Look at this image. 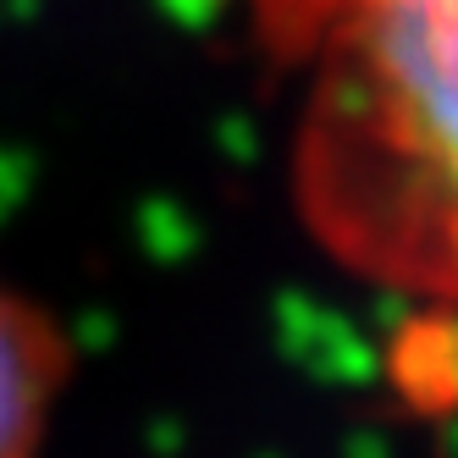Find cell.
I'll use <instances>...</instances> for the list:
<instances>
[{"instance_id":"2","label":"cell","mask_w":458,"mask_h":458,"mask_svg":"<svg viewBox=\"0 0 458 458\" xmlns=\"http://www.w3.org/2000/svg\"><path fill=\"white\" fill-rule=\"evenodd\" d=\"M67 386H72L67 326L34 293L0 276V458H50Z\"/></svg>"},{"instance_id":"1","label":"cell","mask_w":458,"mask_h":458,"mask_svg":"<svg viewBox=\"0 0 458 458\" xmlns=\"http://www.w3.org/2000/svg\"><path fill=\"white\" fill-rule=\"evenodd\" d=\"M282 72L304 238L348 282L458 320V0H332Z\"/></svg>"},{"instance_id":"3","label":"cell","mask_w":458,"mask_h":458,"mask_svg":"<svg viewBox=\"0 0 458 458\" xmlns=\"http://www.w3.org/2000/svg\"><path fill=\"white\" fill-rule=\"evenodd\" d=\"M233 6H238V17L249 28L254 50L266 55L271 67H287L332 0H233Z\"/></svg>"}]
</instances>
